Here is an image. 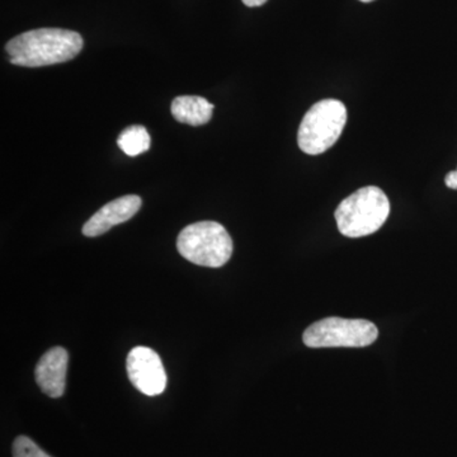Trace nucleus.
Wrapping results in <instances>:
<instances>
[{"label":"nucleus","mask_w":457,"mask_h":457,"mask_svg":"<svg viewBox=\"0 0 457 457\" xmlns=\"http://www.w3.org/2000/svg\"><path fill=\"white\" fill-rule=\"evenodd\" d=\"M82 49V36L62 29H32L5 45L9 62L26 68L62 64L74 59Z\"/></svg>","instance_id":"obj_1"},{"label":"nucleus","mask_w":457,"mask_h":457,"mask_svg":"<svg viewBox=\"0 0 457 457\" xmlns=\"http://www.w3.org/2000/svg\"><path fill=\"white\" fill-rule=\"evenodd\" d=\"M389 213V198L383 189L369 186L343 200L336 210L335 218L342 236L362 237L383 227Z\"/></svg>","instance_id":"obj_2"},{"label":"nucleus","mask_w":457,"mask_h":457,"mask_svg":"<svg viewBox=\"0 0 457 457\" xmlns=\"http://www.w3.org/2000/svg\"><path fill=\"white\" fill-rule=\"evenodd\" d=\"M177 249L191 263L219 269L230 260L233 240L227 228L219 222L200 221L180 231Z\"/></svg>","instance_id":"obj_3"},{"label":"nucleus","mask_w":457,"mask_h":457,"mask_svg":"<svg viewBox=\"0 0 457 457\" xmlns=\"http://www.w3.org/2000/svg\"><path fill=\"white\" fill-rule=\"evenodd\" d=\"M347 122V110L338 99L319 101L300 123L297 144L305 154L319 155L330 149Z\"/></svg>","instance_id":"obj_4"},{"label":"nucleus","mask_w":457,"mask_h":457,"mask_svg":"<svg viewBox=\"0 0 457 457\" xmlns=\"http://www.w3.org/2000/svg\"><path fill=\"white\" fill-rule=\"evenodd\" d=\"M378 337V328L365 319L330 317L308 327L303 342L309 348H361L371 345Z\"/></svg>","instance_id":"obj_5"},{"label":"nucleus","mask_w":457,"mask_h":457,"mask_svg":"<svg viewBox=\"0 0 457 457\" xmlns=\"http://www.w3.org/2000/svg\"><path fill=\"white\" fill-rule=\"evenodd\" d=\"M126 370L131 384L147 396L159 395L167 387L165 372L161 357L152 348H132L126 360Z\"/></svg>","instance_id":"obj_6"},{"label":"nucleus","mask_w":457,"mask_h":457,"mask_svg":"<svg viewBox=\"0 0 457 457\" xmlns=\"http://www.w3.org/2000/svg\"><path fill=\"white\" fill-rule=\"evenodd\" d=\"M141 204V198L137 195H129L111 201L84 224V236L99 237L116 225L130 220L139 212Z\"/></svg>","instance_id":"obj_7"},{"label":"nucleus","mask_w":457,"mask_h":457,"mask_svg":"<svg viewBox=\"0 0 457 457\" xmlns=\"http://www.w3.org/2000/svg\"><path fill=\"white\" fill-rule=\"evenodd\" d=\"M68 361V352L64 348L54 347L41 357L36 366V383L50 398L64 395Z\"/></svg>","instance_id":"obj_8"},{"label":"nucleus","mask_w":457,"mask_h":457,"mask_svg":"<svg viewBox=\"0 0 457 457\" xmlns=\"http://www.w3.org/2000/svg\"><path fill=\"white\" fill-rule=\"evenodd\" d=\"M213 104L196 96H182L171 102V114L180 123L191 126L204 125L212 120Z\"/></svg>","instance_id":"obj_9"},{"label":"nucleus","mask_w":457,"mask_h":457,"mask_svg":"<svg viewBox=\"0 0 457 457\" xmlns=\"http://www.w3.org/2000/svg\"><path fill=\"white\" fill-rule=\"evenodd\" d=\"M117 145L129 156H137L147 152L150 147V135L141 125L130 126L120 134Z\"/></svg>","instance_id":"obj_10"},{"label":"nucleus","mask_w":457,"mask_h":457,"mask_svg":"<svg viewBox=\"0 0 457 457\" xmlns=\"http://www.w3.org/2000/svg\"><path fill=\"white\" fill-rule=\"evenodd\" d=\"M13 457H51L40 449L37 445L26 437V436H20L13 442Z\"/></svg>","instance_id":"obj_11"},{"label":"nucleus","mask_w":457,"mask_h":457,"mask_svg":"<svg viewBox=\"0 0 457 457\" xmlns=\"http://www.w3.org/2000/svg\"><path fill=\"white\" fill-rule=\"evenodd\" d=\"M447 187L451 189H457V170L450 171L445 179Z\"/></svg>","instance_id":"obj_12"},{"label":"nucleus","mask_w":457,"mask_h":457,"mask_svg":"<svg viewBox=\"0 0 457 457\" xmlns=\"http://www.w3.org/2000/svg\"><path fill=\"white\" fill-rule=\"evenodd\" d=\"M243 3L246 5V7H261L264 3H267V0H243Z\"/></svg>","instance_id":"obj_13"},{"label":"nucleus","mask_w":457,"mask_h":457,"mask_svg":"<svg viewBox=\"0 0 457 457\" xmlns=\"http://www.w3.org/2000/svg\"><path fill=\"white\" fill-rule=\"evenodd\" d=\"M360 2L370 3V2H374V0H360Z\"/></svg>","instance_id":"obj_14"}]
</instances>
